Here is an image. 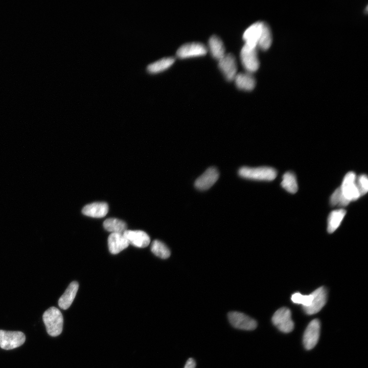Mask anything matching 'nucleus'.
Here are the masks:
<instances>
[{"label":"nucleus","mask_w":368,"mask_h":368,"mask_svg":"<svg viewBox=\"0 0 368 368\" xmlns=\"http://www.w3.org/2000/svg\"><path fill=\"white\" fill-rule=\"evenodd\" d=\"M173 57L162 58L148 64L146 71L150 74H157L162 72L170 67L175 62Z\"/></svg>","instance_id":"20"},{"label":"nucleus","mask_w":368,"mask_h":368,"mask_svg":"<svg viewBox=\"0 0 368 368\" xmlns=\"http://www.w3.org/2000/svg\"><path fill=\"white\" fill-rule=\"evenodd\" d=\"M258 49L251 47L245 44L240 52V59L242 64L247 72L252 73L257 71L260 66L258 53Z\"/></svg>","instance_id":"4"},{"label":"nucleus","mask_w":368,"mask_h":368,"mask_svg":"<svg viewBox=\"0 0 368 368\" xmlns=\"http://www.w3.org/2000/svg\"><path fill=\"white\" fill-rule=\"evenodd\" d=\"M320 333L319 321L312 320L305 330L303 336V343L307 350L313 348L318 342Z\"/></svg>","instance_id":"12"},{"label":"nucleus","mask_w":368,"mask_h":368,"mask_svg":"<svg viewBox=\"0 0 368 368\" xmlns=\"http://www.w3.org/2000/svg\"><path fill=\"white\" fill-rule=\"evenodd\" d=\"M356 176L354 172H349L344 176L340 187L343 197L349 202L358 199L360 195L356 185Z\"/></svg>","instance_id":"6"},{"label":"nucleus","mask_w":368,"mask_h":368,"mask_svg":"<svg viewBox=\"0 0 368 368\" xmlns=\"http://www.w3.org/2000/svg\"><path fill=\"white\" fill-rule=\"evenodd\" d=\"M282 187L290 193H295L298 190L296 177L291 172H286L283 176Z\"/></svg>","instance_id":"23"},{"label":"nucleus","mask_w":368,"mask_h":368,"mask_svg":"<svg viewBox=\"0 0 368 368\" xmlns=\"http://www.w3.org/2000/svg\"><path fill=\"white\" fill-rule=\"evenodd\" d=\"M26 340V336L20 331H9L0 330V348L12 350L21 346Z\"/></svg>","instance_id":"5"},{"label":"nucleus","mask_w":368,"mask_h":368,"mask_svg":"<svg viewBox=\"0 0 368 368\" xmlns=\"http://www.w3.org/2000/svg\"><path fill=\"white\" fill-rule=\"evenodd\" d=\"M207 52L208 49L204 44L198 42H193L180 46L177 50L176 56L179 58L184 59L203 56Z\"/></svg>","instance_id":"9"},{"label":"nucleus","mask_w":368,"mask_h":368,"mask_svg":"<svg viewBox=\"0 0 368 368\" xmlns=\"http://www.w3.org/2000/svg\"><path fill=\"white\" fill-rule=\"evenodd\" d=\"M356 185L360 196L365 195L368 191V179L365 174H361L356 178Z\"/></svg>","instance_id":"26"},{"label":"nucleus","mask_w":368,"mask_h":368,"mask_svg":"<svg viewBox=\"0 0 368 368\" xmlns=\"http://www.w3.org/2000/svg\"><path fill=\"white\" fill-rule=\"evenodd\" d=\"M123 235L127 240L129 244H131L135 247H146L150 242L149 236L143 231L127 229L123 233Z\"/></svg>","instance_id":"14"},{"label":"nucleus","mask_w":368,"mask_h":368,"mask_svg":"<svg viewBox=\"0 0 368 368\" xmlns=\"http://www.w3.org/2000/svg\"><path fill=\"white\" fill-rule=\"evenodd\" d=\"M209 48L212 57L217 60L225 55V48L223 41L218 36L213 35L209 40Z\"/></svg>","instance_id":"19"},{"label":"nucleus","mask_w":368,"mask_h":368,"mask_svg":"<svg viewBox=\"0 0 368 368\" xmlns=\"http://www.w3.org/2000/svg\"><path fill=\"white\" fill-rule=\"evenodd\" d=\"M151 250L156 256L161 259H167L171 255L168 247L164 243L157 240H155L152 242Z\"/></svg>","instance_id":"24"},{"label":"nucleus","mask_w":368,"mask_h":368,"mask_svg":"<svg viewBox=\"0 0 368 368\" xmlns=\"http://www.w3.org/2000/svg\"><path fill=\"white\" fill-rule=\"evenodd\" d=\"M341 198V192L339 188L336 189L331 195L330 202L332 206L339 205Z\"/></svg>","instance_id":"27"},{"label":"nucleus","mask_w":368,"mask_h":368,"mask_svg":"<svg viewBox=\"0 0 368 368\" xmlns=\"http://www.w3.org/2000/svg\"><path fill=\"white\" fill-rule=\"evenodd\" d=\"M234 80L238 88L241 90L250 91L256 85V80L251 73H240L237 74Z\"/></svg>","instance_id":"18"},{"label":"nucleus","mask_w":368,"mask_h":368,"mask_svg":"<svg viewBox=\"0 0 368 368\" xmlns=\"http://www.w3.org/2000/svg\"><path fill=\"white\" fill-rule=\"evenodd\" d=\"M219 176V171L216 168L210 167L197 178L194 182V186L199 190H206L214 185L217 181Z\"/></svg>","instance_id":"11"},{"label":"nucleus","mask_w":368,"mask_h":368,"mask_svg":"<svg viewBox=\"0 0 368 368\" xmlns=\"http://www.w3.org/2000/svg\"><path fill=\"white\" fill-rule=\"evenodd\" d=\"M42 319L48 334L57 336L61 334L63 328V318L60 311L55 307H51L43 313Z\"/></svg>","instance_id":"2"},{"label":"nucleus","mask_w":368,"mask_h":368,"mask_svg":"<svg viewBox=\"0 0 368 368\" xmlns=\"http://www.w3.org/2000/svg\"><path fill=\"white\" fill-rule=\"evenodd\" d=\"M108 211V205L106 202H94L85 205L82 213L85 216L94 218L105 217Z\"/></svg>","instance_id":"15"},{"label":"nucleus","mask_w":368,"mask_h":368,"mask_svg":"<svg viewBox=\"0 0 368 368\" xmlns=\"http://www.w3.org/2000/svg\"><path fill=\"white\" fill-rule=\"evenodd\" d=\"M243 39L246 44L265 51L272 43V34L269 26L265 22L257 21L244 32Z\"/></svg>","instance_id":"1"},{"label":"nucleus","mask_w":368,"mask_h":368,"mask_svg":"<svg viewBox=\"0 0 368 368\" xmlns=\"http://www.w3.org/2000/svg\"><path fill=\"white\" fill-rule=\"evenodd\" d=\"M238 174L244 178L271 181L275 179L277 173L274 169L269 167H242L239 169Z\"/></svg>","instance_id":"3"},{"label":"nucleus","mask_w":368,"mask_h":368,"mask_svg":"<svg viewBox=\"0 0 368 368\" xmlns=\"http://www.w3.org/2000/svg\"><path fill=\"white\" fill-rule=\"evenodd\" d=\"M313 295L311 293L309 295H303L297 292L291 296L292 301L295 304H301L303 307L309 306L312 302Z\"/></svg>","instance_id":"25"},{"label":"nucleus","mask_w":368,"mask_h":368,"mask_svg":"<svg viewBox=\"0 0 368 368\" xmlns=\"http://www.w3.org/2000/svg\"><path fill=\"white\" fill-rule=\"evenodd\" d=\"M313 299L311 305L306 307H303L305 312L309 315H312L318 312L325 305L327 301V291L324 287H320L312 293Z\"/></svg>","instance_id":"13"},{"label":"nucleus","mask_w":368,"mask_h":368,"mask_svg":"<svg viewBox=\"0 0 368 368\" xmlns=\"http://www.w3.org/2000/svg\"><path fill=\"white\" fill-rule=\"evenodd\" d=\"M346 211L343 209H338L331 212L328 219V232H334L339 226L343 219Z\"/></svg>","instance_id":"21"},{"label":"nucleus","mask_w":368,"mask_h":368,"mask_svg":"<svg viewBox=\"0 0 368 368\" xmlns=\"http://www.w3.org/2000/svg\"><path fill=\"white\" fill-rule=\"evenodd\" d=\"M273 324L282 332L289 333L294 328L290 310L286 307L278 309L272 317Z\"/></svg>","instance_id":"7"},{"label":"nucleus","mask_w":368,"mask_h":368,"mask_svg":"<svg viewBox=\"0 0 368 368\" xmlns=\"http://www.w3.org/2000/svg\"><path fill=\"white\" fill-rule=\"evenodd\" d=\"M79 288L78 283L74 281L70 283L68 287L58 301V305L60 308L66 310L72 304Z\"/></svg>","instance_id":"17"},{"label":"nucleus","mask_w":368,"mask_h":368,"mask_svg":"<svg viewBox=\"0 0 368 368\" xmlns=\"http://www.w3.org/2000/svg\"><path fill=\"white\" fill-rule=\"evenodd\" d=\"M196 363L193 358H189L186 362L184 368H195Z\"/></svg>","instance_id":"28"},{"label":"nucleus","mask_w":368,"mask_h":368,"mask_svg":"<svg viewBox=\"0 0 368 368\" xmlns=\"http://www.w3.org/2000/svg\"><path fill=\"white\" fill-rule=\"evenodd\" d=\"M104 228L111 233L123 234L127 230L126 223L117 218H108L103 222Z\"/></svg>","instance_id":"22"},{"label":"nucleus","mask_w":368,"mask_h":368,"mask_svg":"<svg viewBox=\"0 0 368 368\" xmlns=\"http://www.w3.org/2000/svg\"><path fill=\"white\" fill-rule=\"evenodd\" d=\"M218 61V67L225 79L228 81L234 80L237 72V61L234 54H225Z\"/></svg>","instance_id":"10"},{"label":"nucleus","mask_w":368,"mask_h":368,"mask_svg":"<svg viewBox=\"0 0 368 368\" xmlns=\"http://www.w3.org/2000/svg\"><path fill=\"white\" fill-rule=\"evenodd\" d=\"M127 240L123 234L111 233L108 238V246L112 254H117L129 245Z\"/></svg>","instance_id":"16"},{"label":"nucleus","mask_w":368,"mask_h":368,"mask_svg":"<svg viewBox=\"0 0 368 368\" xmlns=\"http://www.w3.org/2000/svg\"><path fill=\"white\" fill-rule=\"evenodd\" d=\"M227 316L230 324L237 329L253 330L257 326V321L254 319L241 312H230Z\"/></svg>","instance_id":"8"}]
</instances>
